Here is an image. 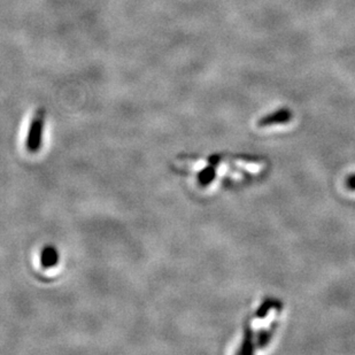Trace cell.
Segmentation results:
<instances>
[{"mask_svg":"<svg viewBox=\"0 0 355 355\" xmlns=\"http://www.w3.org/2000/svg\"><path fill=\"white\" fill-rule=\"evenodd\" d=\"M44 123H45V112L43 110L36 112L31 121V129L28 132L27 148L31 152L40 150L43 137Z\"/></svg>","mask_w":355,"mask_h":355,"instance_id":"1","label":"cell"},{"mask_svg":"<svg viewBox=\"0 0 355 355\" xmlns=\"http://www.w3.org/2000/svg\"><path fill=\"white\" fill-rule=\"evenodd\" d=\"M292 118H293L292 116V112L288 108H279V110L272 112L270 114L262 116L258 121V125L260 128H263L272 127V125H275V124L288 123V122L292 120Z\"/></svg>","mask_w":355,"mask_h":355,"instance_id":"2","label":"cell"},{"mask_svg":"<svg viewBox=\"0 0 355 355\" xmlns=\"http://www.w3.org/2000/svg\"><path fill=\"white\" fill-rule=\"evenodd\" d=\"M57 251L54 248H47L44 250L43 254H42V263H43V266L51 267V266H54L57 263Z\"/></svg>","mask_w":355,"mask_h":355,"instance_id":"3","label":"cell"},{"mask_svg":"<svg viewBox=\"0 0 355 355\" xmlns=\"http://www.w3.org/2000/svg\"><path fill=\"white\" fill-rule=\"evenodd\" d=\"M214 178L215 169L213 167L205 168L204 171H200V173L198 174V181H199L201 185H204V187L211 183Z\"/></svg>","mask_w":355,"mask_h":355,"instance_id":"4","label":"cell"},{"mask_svg":"<svg viewBox=\"0 0 355 355\" xmlns=\"http://www.w3.org/2000/svg\"><path fill=\"white\" fill-rule=\"evenodd\" d=\"M272 305H274V302H272V300H266V302L259 307L258 312L255 313V315L258 316V318H263V316L269 312V309H270V306Z\"/></svg>","mask_w":355,"mask_h":355,"instance_id":"5","label":"cell"},{"mask_svg":"<svg viewBox=\"0 0 355 355\" xmlns=\"http://www.w3.org/2000/svg\"><path fill=\"white\" fill-rule=\"evenodd\" d=\"M346 188L351 190V191H355V174L351 175L349 178H346Z\"/></svg>","mask_w":355,"mask_h":355,"instance_id":"6","label":"cell"}]
</instances>
